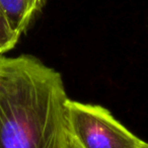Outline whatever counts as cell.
<instances>
[{"label":"cell","mask_w":148,"mask_h":148,"mask_svg":"<svg viewBox=\"0 0 148 148\" xmlns=\"http://www.w3.org/2000/svg\"><path fill=\"white\" fill-rule=\"evenodd\" d=\"M0 56H2V55H0Z\"/></svg>","instance_id":"obj_6"},{"label":"cell","mask_w":148,"mask_h":148,"mask_svg":"<svg viewBox=\"0 0 148 148\" xmlns=\"http://www.w3.org/2000/svg\"><path fill=\"white\" fill-rule=\"evenodd\" d=\"M46 0H0L9 25L19 38L45 5Z\"/></svg>","instance_id":"obj_3"},{"label":"cell","mask_w":148,"mask_h":148,"mask_svg":"<svg viewBox=\"0 0 148 148\" xmlns=\"http://www.w3.org/2000/svg\"><path fill=\"white\" fill-rule=\"evenodd\" d=\"M65 122L69 148H140L145 142L101 106L67 99Z\"/></svg>","instance_id":"obj_2"},{"label":"cell","mask_w":148,"mask_h":148,"mask_svg":"<svg viewBox=\"0 0 148 148\" xmlns=\"http://www.w3.org/2000/svg\"><path fill=\"white\" fill-rule=\"evenodd\" d=\"M60 73L33 56H0V148H69Z\"/></svg>","instance_id":"obj_1"},{"label":"cell","mask_w":148,"mask_h":148,"mask_svg":"<svg viewBox=\"0 0 148 148\" xmlns=\"http://www.w3.org/2000/svg\"><path fill=\"white\" fill-rule=\"evenodd\" d=\"M140 148H148V143H147V142H144L143 145H142Z\"/></svg>","instance_id":"obj_5"},{"label":"cell","mask_w":148,"mask_h":148,"mask_svg":"<svg viewBox=\"0 0 148 148\" xmlns=\"http://www.w3.org/2000/svg\"><path fill=\"white\" fill-rule=\"evenodd\" d=\"M19 37L15 35L0 7V55L11 50L17 44Z\"/></svg>","instance_id":"obj_4"}]
</instances>
